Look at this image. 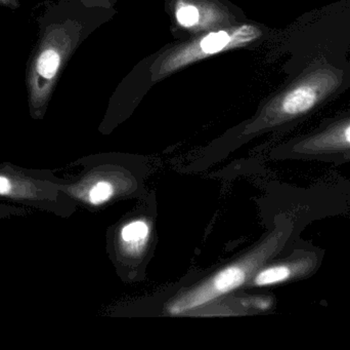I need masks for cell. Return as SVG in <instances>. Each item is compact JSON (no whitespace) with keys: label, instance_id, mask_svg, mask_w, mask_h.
<instances>
[{"label":"cell","instance_id":"cell-1","mask_svg":"<svg viewBox=\"0 0 350 350\" xmlns=\"http://www.w3.org/2000/svg\"><path fill=\"white\" fill-rule=\"evenodd\" d=\"M37 16V36L25 70V88L33 116L44 114L68 62L86 34V25L69 0H59Z\"/></svg>","mask_w":350,"mask_h":350},{"label":"cell","instance_id":"cell-2","mask_svg":"<svg viewBox=\"0 0 350 350\" xmlns=\"http://www.w3.org/2000/svg\"><path fill=\"white\" fill-rule=\"evenodd\" d=\"M342 79V72L331 66L310 70L269 100L245 133L273 129L308 114L340 88Z\"/></svg>","mask_w":350,"mask_h":350},{"label":"cell","instance_id":"cell-3","mask_svg":"<svg viewBox=\"0 0 350 350\" xmlns=\"http://www.w3.org/2000/svg\"><path fill=\"white\" fill-rule=\"evenodd\" d=\"M290 232L291 228L288 226L279 228L241 260L221 269L213 277H208L206 281L175 298L168 304L166 310L168 314L172 316L187 314L242 287L269 259L283 248L290 236Z\"/></svg>","mask_w":350,"mask_h":350},{"label":"cell","instance_id":"cell-4","mask_svg":"<svg viewBox=\"0 0 350 350\" xmlns=\"http://www.w3.org/2000/svg\"><path fill=\"white\" fill-rule=\"evenodd\" d=\"M262 31L256 25L234 24L201 33L166 49L150 68L152 82L168 77L175 72L224 51H232L258 40Z\"/></svg>","mask_w":350,"mask_h":350},{"label":"cell","instance_id":"cell-5","mask_svg":"<svg viewBox=\"0 0 350 350\" xmlns=\"http://www.w3.org/2000/svg\"><path fill=\"white\" fill-rule=\"evenodd\" d=\"M172 16L179 28L198 35L237 24V18L218 0H172Z\"/></svg>","mask_w":350,"mask_h":350},{"label":"cell","instance_id":"cell-6","mask_svg":"<svg viewBox=\"0 0 350 350\" xmlns=\"http://www.w3.org/2000/svg\"><path fill=\"white\" fill-rule=\"evenodd\" d=\"M296 155L323 162L350 160V117L302 138L292 146Z\"/></svg>","mask_w":350,"mask_h":350},{"label":"cell","instance_id":"cell-7","mask_svg":"<svg viewBox=\"0 0 350 350\" xmlns=\"http://www.w3.org/2000/svg\"><path fill=\"white\" fill-rule=\"evenodd\" d=\"M321 258L314 251H301L295 256L271 266L261 267L253 279L256 287H269L304 279L316 273Z\"/></svg>","mask_w":350,"mask_h":350},{"label":"cell","instance_id":"cell-8","mask_svg":"<svg viewBox=\"0 0 350 350\" xmlns=\"http://www.w3.org/2000/svg\"><path fill=\"white\" fill-rule=\"evenodd\" d=\"M149 234V225L145 221L131 222L121 230L122 250L129 256H139L147 245Z\"/></svg>","mask_w":350,"mask_h":350},{"label":"cell","instance_id":"cell-9","mask_svg":"<svg viewBox=\"0 0 350 350\" xmlns=\"http://www.w3.org/2000/svg\"><path fill=\"white\" fill-rule=\"evenodd\" d=\"M113 195H114L113 185L108 181H100L92 187L88 197L92 205H98L107 203Z\"/></svg>","mask_w":350,"mask_h":350},{"label":"cell","instance_id":"cell-10","mask_svg":"<svg viewBox=\"0 0 350 350\" xmlns=\"http://www.w3.org/2000/svg\"><path fill=\"white\" fill-rule=\"evenodd\" d=\"M0 6L10 10H18L21 6L20 0H0Z\"/></svg>","mask_w":350,"mask_h":350},{"label":"cell","instance_id":"cell-11","mask_svg":"<svg viewBox=\"0 0 350 350\" xmlns=\"http://www.w3.org/2000/svg\"><path fill=\"white\" fill-rule=\"evenodd\" d=\"M10 190V181L8 179L0 177V193H8Z\"/></svg>","mask_w":350,"mask_h":350},{"label":"cell","instance_id":"cell-12","mask_svg":"<svg viewBox=\"0 0 350 350\" xmlns=\"http://www.w3.org/2000/svg\"><path fill=\"white\" fill-rule=\"evenodd\" d=\"M77 1L82 2L85 5H92V4L106 3V2L113 1V0H77Z\"/></svg>","mask_w":350,"mask_h":350}]
</instances>
